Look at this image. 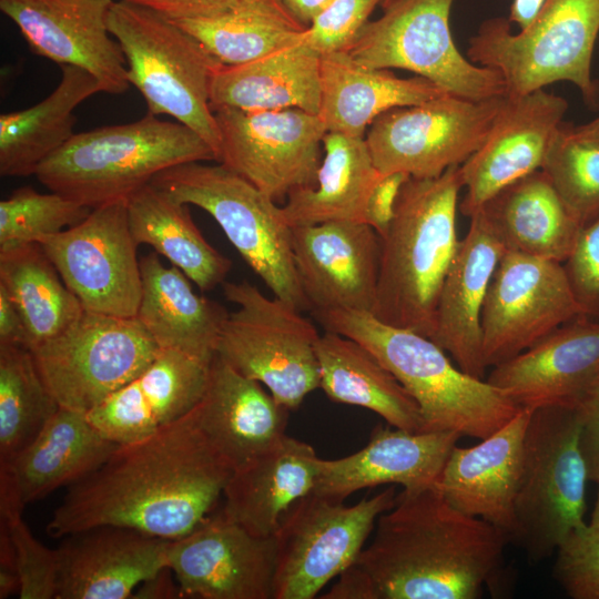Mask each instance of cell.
<instances>
[{"label":"cell","instance_id":"cell-19","mask_svg":"<svg viewBox=\"0 0 599 599\" xmlns=\"http://www.w3.org/2000/svg\"><path fill=\"white\" fill-rule=\"evenodd\" d=\"M115 0H0L30 50L61 65L87 70L108 94L130 88L125 57L109 30Z\"/></svg>","mask_w":599,"mask_h":599},{"label":"cell","instance_id":"cell-54","mask_svg":"<svg viewBox=\"0 0 599 599\" xmlns=\"http://www.w3.org/2000/svg\"><path fill=\"white\" fill-rule=\"evenodd\" d=\"M551 0H512L509 17L510 23L518 26L519 31L527 29L542 12Z\"/></svg>","mask_w":599,"mask_h":599},{"label":"cell","instance_id":"cell-49","mask_svg":"<svg viewBox=\"0 0 599 599\" xmlns=\"http://www.w3.org/2000/svg\"><path fill=\"white\" fill-rule=\"evenodd\" d=\"M150 9L160 16L177 22L186 20H209L223 16L237 0H126Z\"/></svg>","mask_w":599,"mask_h":599},{"label":"cell","instance_id":"cell-16","mask_svg":"<svg viewBox=\"0 0 599 599\" xmlns=\"http://www.w3.org/2000/svg\"><path fill=\"white\" fill-rule=\"evenodd\" d=\"M38 243L84 311L136 316L142 280L126 200L94 207L80 223Z\"/></svg>","mask_w":599,"mask_h":599},{"label":"cell","instance_id":"cell-42","mask_svg":"<svg viewBox=\"0 0 599 599\" xmlns=\"http://www.w3.org/2000/svg\"><path fill=\"white\" fill-rule=\"evenodd\" d=\"M541 170L581 227L599 217V143L555 134Z\"/></svg>","mask_w":599,"mask_h":599},{"label":"cell","instance_id":"cell-46","mask_svg":"<svg viewBox=\"0 0 599 599\" xmlns=\"http://www.w3.org/2000/svg\"><path fill=\"white\" fill-rule=\"evenodd\" d=\"M383 0H333L306 29L303 40L321 55L348 51Z\"/></svg>","mask_w":599,"mask_h":599},{"label":"cell","instance_id":"cell-51","mask_svg":"<svg viewBox=\"0 0 599 599\" xmlns=\"http://www.w3.org/2000/svg\"><path fill=\"white\" fill-rule=\"evenodd\" d=\"M0 345H17L29 348V336L24 319L16 303L1 284Z\"/></svg>","mask_w":599,"mask_h":599},{"label":"cell","instance_id":"cell-14","mask_svg":"<svg viewBox=\"0 0 599 599\" xmlns=\"http://www.w3.org/2000/svg\"><path fill=\"white\" fill-rule=\"evenodd\" d=\"M504 97L474 101L444 94L385 111L365 136L376 169L429 179L461 165L486 140Z\"/></svg>","mask_w":599,"mask_h":599},{"label":"cell","instance_id":"cell-50","mask_svg":"<svg viewBox=\"0 0 599 599\" xmlns=\"http://www.w3.org/2000/svg\"><path fill=\"white\" fill-rule=\"evenodd\" d=\"M580 448L587 466L588 479L599 481V403H580Z\"/></svg>","mask_w":599,"mask_h":599},{"label":"cell","instance_id":"cell-15","mask_svg":"<svg viewBox=\"0 0 599 599\" xmlns=\"http://www.w3.org/2000/svg\"><path fill=\"white\" fill-rule=\"evenodd\" d=\"M221 143L216 161L276 203L313 186L327 132L318 114L301 109H213Z\"/></svg>","mask_w":599,"mask_h":599},{"label":"cell","instance_id":"cell-34","mask_svg":"<svg viewBox=\"0 0 599 599\" xmlns=\"http://www.w3.org/2000/svg\"><path fill=\"white\" fill-rule=\"evenodd\" d=\"M479 210L506 251L560 263L569 257L582 229L542 170L506 186Z\"/></svg>","mask_w":599,"mask_h":599},{"label":"cell","instance_id":"cell-18","mask_svg":"<svg viewBox=\"0 0 599 599\" xmlns=\"http://www.w3.org/2000/svg\"><path fill=\"white\" fill-rule=\"evenodd\" d=\"M169 567L182 598L273 599L275 536H256L222 508L171 540Z\"/></svg>","mask_w":599,"mask_h":599},{"label":"cell","instance_id":"cell-8","mask_svg":"<svg viewBox=\"0 0 599 599\" xmlns=\"http://www.w3.org/2000/svg\"><path fill=\"white\" fill-rule=\"evenodd\" d=\"M151 183L176 201L207 212L275 297L301 312L311 309L295 267L292 227L268 195L221 163L180 164L159 173Z\"/></svg>","mask_w":599,"mask_h":599},{"label":"cell","instance_id":"cell-13","mask_svg":"<svg viewBox=\"0 0 599 599\" xmlns=\"http://www.w3.org/2000/svg\"><path fill=\"white\" fill-rule=\"evenodd\" d=\"M396 500L393 487L353 506L315 493L297 500L275 532L273 599H312L354 564L378 517Z\"/></svg>","mask_w":599,"mask_h":599},{"label":"cell","instance_id":"cell-26","mask_svg":"<svg viewBox=\"0 0 599 599\" xmlns=\"http://www.w3.org/2000/svg\"><path fill=\"white\" fill-rule=\"evenodd\" d=\"M210 364L175 349H160L136 377L87 413L118 445L142 439L189 414L206 387Z\"/></svg>","mask_w":599,"mask_h":599},{"label":"cell","instance_id":"cell-17","mask_svg":"<svg viewBox=\"0 0 599 599\" xmlns=\"http://www.w3.org/2000/svg\"><path fill=\"white\" fill-rule=\"evenodd\" d=\"M578 316L562 263L505 251L481 312L487 367L514 358Z\"/></svg>","mask_w":599,"mask_h":599},{"label":"cell","instance_id":"cell-2","mask_svg":"<svg viewBox=\"0 0 599 599\" xmlns=\"http://www.w3.org/2000/svg\"><path fill=\"white\" fill-rule=\"evenodd\" d=\"M508 536L451 506L437 486L403 489L370 544L324 599H477L505 581Z\"/></svg>","mask_w":599,"mask_h":599},{"label":"cell","instance_id":"cell-45","mask_svg":"<svg viewBox=\"0 0 599 599\" xmlns=\"http://www.w3.org/2000/svg\"><path fill=\"white\" fill-rule=\"evenodd\" d=\"M554 578L572 599H599V520L573 529L556 550Z\"/></svg>","mask_w":599,"mask_h":599},{"label":"cell","instance_id":"cell-40","mask_svg":"<svg viewBox=\"0 0 599 599\" xmlns=\"http://www.w3.org/2000/svg\"><path fill=\"white\" fill-rule=\"evenodd\" d=\"M174 23L199 39L226 65L246 63L298 43L307 29L280 0H237L231 10L215 19Z\"/></svg>","mask_w":599,"mask_h":599},{"label":"cell","instance_id":"cell-47","mask_svg":"<svg viewBox=\"0 0 599 599\" xmlns=\"http://www.w3.org/2000/svg\"><path fill=\"white\" fill-rule=\"evenodd\" d=\"M562 265L580 316L599 321V217L581 229Z\"/></svg>","mask_w":599,"mask_h":599},{"label":"cell","instance_id":"cell-30","mask_svg":"<svg viewBox=\"0 0 599 599\" xmlns=\"http://www.w3.org/2000/svg\"><path fill=\"white\" fill-rule=\"evenodd\" d=\"M142 293L136 318L161 349H175L205 364L216 354L230 313L197 295L176 266H164L156 253L140 258Z\"/></svg>","mask_w":599,"mask_h":599},{"label":"cell","instance_id":"cell-48","mask_svg":"<svg viewBox=\"0 0 599 599\" xmlns=\"http://www.w3.org/2000/svg\"><path fill=\"white\" fill-rule=\"evenodd\" d=\"M409 175L404 172L382 174L375 183L365 207L364 223L384 236L395 214L400 190Z\"/></svg>","mask_w":599,"mask_h":599},{"label":"cell","instance_id":"cell-10","mask_svg":"<svg viewBox=\"0 0 599 599\" xmlns=\"http://www.w3.org/2000/svg\"><path fill=\"white\" fill-rule=\"evenodd\" d=\"M229 314L216 354L243 376L266 386L288 410L319 387L316 344L319 334L300 309L265 296L247 281L223 283Z\"/></svg>","mask_w":599,"mask_h":599},{"label":"cell","instance_id":"cell-22","mask_svg":"<svg viewBox=\"0 0 599 599\" xmlns=\"http://www.w3.org/2000/svg\"><path fill=\"white\" fill-rule=\"evenodd\" d=\"M57 548L55 599H125L169 566L171 540L119 526L65 536Z\"/></svg>","mask_w":599,"mask_h":599},{"label":"cell","instance_id":"cell-6","mask_svg":"<svg viewBox=\"0 0 599 599\" xmlns=\"http://www.w3.org/2000/svg\"><path fill=\"white\" fill-rule=\"evenodd\" d=\"M108 23L125 57L129 82L142 94L148 112L190 128L217 159L221 135L211 82L222 63L173 21L126 0L113 2Z\"/></svg>","mask_w":599,"mask_h":599},{"label":"cell","instance_id":"cell-3","mask_svg":"<svg viewBox=\"0 0 599 599\" xmlns=\"http://www.w3.org/2000/svg\"><path fill=\"white\" fill-rule=\"evenodd\" d=\"M460 165L403 185L380 238L376 302L379 321L432 337L440 290L458 247Z\"/></svg>","mask_w":599,"mask_h":599},{"label":"cell","instance_id":"cell-1","mask_svg":"<svg viewBox=\"0 0 599 599\" xmlns=\"http://www.w3.org/2000/svg\"><path fill=\"white\" fill-rule=\"evenodd\" d=\"M233 471L193 408L142 439L119 445L97 470L70 486L47 534L62 538L119 526L174 540L215 510Z\"/></svg>","mask_w":599,"mask_h":599},{"label":"cell","instance_id":"cell-9","mask_svg":"<svg viewBox=\"0 0 599 599\" xmlns=\"http://www.w3.org/2000/svg\"><path fill=\"white\" fill-rule=\"evenodd\" d=\"M577 406L532 410L515 501L512 544L540 562L585 522L587 466L580 448Z\"/></svg>","mask_w":599,"mask_h":599},{"label":"cell","instance_id":"cell-53","mask_svg":"<svg viewBox=\"0 0 599 599\" xmlns=\"http://www.w3.org/2000/svg\"><path fill=\"white\" fill-rule=\"evenodd\" d=\"M136 599H175L182 598L179 583L167 566L143 581L134 591Z\"/></svg>","mask_w":599,"mask_h":599},{"label":"cell","instance_id":"cell-55","mask_svg":"<svg viewBox=\"0 0 599 599\" xmlns=\"http://www.w3.org/2000/svg\"><path fill=\"white\" fill-rule=\"evenodd\" d=\"M333 0H280L287 12L301 24L308 28L315 18Z\"/></svg>","mask_w":599,"mask_h":599},{"label":"cell","instance_id":"cell-52","mask_svg":"<svg viewBox=\"0 0 599 599\" xmlns=\"http://www.w3.org/2000/svg\"><path fill=\"white\" fill-rule=\"evenodd\" d=\"M20 576L16 550L8 528L0 524V599L19 595Z\"/></svg>","mask_w":599,"mask_h":599},{"label":"cell","instance_id":"cell-38","mask_svg":"<svg viewBox=\"0 0 599 599\" xmlns=\"http://www.w3.org/2000/svg\"><path fill=\"white\" fill-rule=\"evenodd\" d=\"M126 209L138 245L152 246L201 291H211L225 282L232 262L205 240L189 204L150 183L126 199Z\"/></svg>","mask_w":599,"mask_h":599},{"label":"cell","instance_id":"cell-58","mask_svg":"<svg viewBox=\"0 0 599 599\" xmlns=\"http://www.w3.org/2000/svg\"><path fill=\"white\" fill-rule=\"evenodd\" d=\"M598 485H599V481H598ZM598 520H599V489H598V496H597V500H596V504H595V508H593L592 514H591L590 521L593 522V521H598Z\"/></svg>","mask_w":599,"mask_h":599},{"label":"cell","instance_id":"cell-20","mask_svg":"<svg viewBox=\"0 0 599 599\" xmlns=\"http://www.w3.org/2000/svg\"><path fill=\"white\" fill-rule=\"evenodd\" d=\"M567 110L566 99L545 89L505 94L486 140L460 165V212L469 217L506 186L541 170Z\"/></svg>","mask_w":599,"mask_h":599},{"label":"cell","instance_id":"cell-31","mask_svg":"<svg viewBox=\"0 0 599 599\" xmlns=\"http://www.w3.org/2000/svg\"><path fill=\"white\" fill-rule=\"evenodd\" d=\"M321 89L318 115L326 130L359 138L389 109L448 94L426 78L362 65L347 51L321 55Z\"/></svg>","mask_w":599,"mask_h":599},{"label":"cell","instance_id":"cell-11","mask_svg":"<svg viewBox=\"0 0 599 599\" xmlns=\"http://www.w3.org/2000/svg\"><path fill=\"white\" fill-rule=\"evenodd\" d=\"M454 0H392L368 21L348 49L362 65L403 69L459 98L483 101L506 94L497 70L473 63L449 28Z\"/></svg>","mask_w":599,"mask_h":599},{"label":"cell","instance_id":"cell-25","mask_svg":"<svg viewBox=\"0 0 599 599\" xmlns=\"http://www.w3.org/2000/svg\"><path fill=\"white\" fill-rule=\"evenodd\" d=\"M470 225L459 240L444 280L430 339L464 372L485 378L481 312L489 284L505 246L485 214L469 216Z\"/></svg>","mask_w":599,"mask_h":599},{"label":"cell","instance_id":"cell-29","mask_svg":"<svg viewBox=\"0 0 599 599\" xmlns=\"http://www.w3.org/2000/svg\"><path fill=\"white\" fill-rule=\"evenodd\" d=\"M318 460L309 444L284 435L234 469L222 510L253 535H275L287 510L313 493Z\"/></svg>","mask_w":599,"mask_h":599},{"label":"cell","instance_id":"cell-21","mask_svg":"<svg viewBox=\"0 0 599 599\" xmlns=\"http://www.w3.org/2000/svg\"><path fill=\"white\" fill-rule=\"evenodd\" d=\"M295 267L313 311L373 313L380 238L368 224L331 221L292 227Z\"/></svg>","mask_w":599,"mask_h":599},{"label":"cell","instance_id":"cell-43","mask_svg":"<svg viewBox=\"0 0 599 599\" xmlns=\"http://www.w3.org/2000/svg\"><path fill=\"white\" fill-rule=\"evenodd\" d=\"M91 210L52 191L19 187L0 202V252L67 230L83 221Z\"/></svg>","mask_w":599,"mask_h":599},{"label":"cell","instance_id":"cell-12","mask_svg":"<svg viewBox=\"0 0 599 599\" xmlns=\"http://www.w3.org/2000/svg\"><path fill=\"white\" fill-rule=\"evenodd\" d=\"M160 349L136 317L84 311L31 353L60 407L88 413L144 370Z\"/></svg>","mask_w":599,"mask_h":599},{"label":"cell","instance_id":"cell-41","mask_svg":"<svg viewBox=\"0 0 599 599\" xmlns=\"http://www.w3.org/2000/svg\"><path fill=\"white\" fill-rule=\"evenodd\" d=\"M59 408L31 351L0 345V464L11 463Z\"/></svg>","mask_w":599,"mask_h":599},{"label":"cell","instance_id":"cell-23","mask_svg":"<svg viewBox=\"0 0 599 599\" xmlns=\"http://www.w3.org/2000/svg\"><path fill=\"white\" fill-rule=\"evenodd\" d=\"M459 438L449 430L377 426L361 450L338 459L319 458L313 493L343 501L357 490L383 484H399L405 490L436 486Z\"/></svg>","mask_w":599,"mask_h":599},{"label":"cell","instance_id":"cell-37","mask_svg":"<svg viewBox=\"0 0 599 599\" xmlns=\"http://www.w3.org/2000/svg\"><path fill=\"white\" fill-rule=\"evenodd\" d=\"M313 186L293 191L281 206L291 226L331 221L363 222L368 196L380 177L365 138L327 131Z\"/></svg>","mask_w":599,"mask_h":599},{"label":"cell","instance_id":"cell-56","mask_svg":"<svg viewBox=\"0 0 599 599\" xmlns=\"http://www.w3.org/2000/svg\"><path fill=\"white\" fill-rule=\"evenodd\" d=\"M566 126L571 138L599 143V116L585 124L572 125L566 123Z\"/></svg>","mask_w":599,"mask_h":599},{"label":"cell","instance_id":"cell-39","mask_svg":"<svg viewBox=\"0 0 599 599\" xmlns=\"http://www.w3.org/2000/svg\"><path fill=\"white\" fill-rule=\"evenodd\" d=\"M0 284L24 319L30 351L63 332L84 312L39 243L0 252Z\"/></svg>","mask_w":599,"mask_h":599},{"label":"cell","instance_id":"cell-7","mask_svg":"<svg viewBox=\"0 0 599 599\" xmlns=\"http://www.w3.org/2000/svg\"><path fill=\"white\" fill-rule=\"evenodd\" d=\"M599 34V0H551L525 30L514 33L507 18L484 21L469 39L467 58L497 70L507 95H522L568 81L591 108L599 84L591 61Z\"/></svg>","mask_w":599,"mask_h":599},{"label":"cell","instance_id":"cell-4","mask_svg":"<svg viewBox=\"0 0 599 599\" xmlns=\"http://www.w3.org/2000/svg\"><path fill=\"white\" fill-rule=\"evenodd\" d=\"M325 331L365 346L417 403L423 432H456L485 439L522 407L487 379L475 377L449 359L429 337L388 325L372 313L313 311Z\"/></svg>","mask_w":599,"mask_h":599},{"label":"cell","instance_id":"cell-44","mask_svg":"<svg viewBox=\"0 0 599 599\" xmlns=\"http://www.w3.org/2000/svg\"><path fill=\"white\" fill-rule=\"evenodd\" d=\"M26 504L8 466H0V524L10 534L20 576V599H55L58 552L40 542L22 518Z\"/></svg>","mask_w":599,"mask_h":599},{"label":"cell","instance_id":"cell-5","mask_svg":"<svg viewBox=\"0 0 599 599\" xmlns=\"http://www.w3.org/2000/svg\"><path fill=\"white\" fill-rule=\"evenodd\" d=\"M205 161H216V154L202 136L148 112L134 122L75 133L35 176L50 191L94 209L126 200L170 167Z\"/></svg>","mask_w":599,"mask_h":599},{"label":"cell","instance_id":"cell-57","mask_svg":"<svg viewBox=\"0 0 599 599\" xmlns=\"http://www.w3.org/2000/svg\"><path fill=\"white\" fill-rule=\"evenodd\" d=\"M580 403H599V372L589 384Z\"/></svg>","mask_w":599,"mask_h":599},{"label":"cell","instance_id":"cell-59","mask_svg":"<svg viewBox=\"0 0 599 599\" xmlns=\"http://www.w3.org/2000/svg\"><path fill=\"white\" fill-rule=\"evenodd\" d=\"M390 1H392V0H383V1H382V6H385V4H387L388 2H390Z\"/></svg>","mask_w":599,"mask_h":599},{"label":"cell","instance_id":"cell-27","mask_svg":"<svg viewBox=\"0 0 599 599\" xmlns=\"http://www.w3.org/2000/svg\"><path fill=\"white\" fill-rule=\"evenodd\" d=\"M531 414L532 409L522 408L476 446L463 448L456 445L436 484L451 506L501 529L510 541L525 435Z\"/></svg>","mask_w":599,"mask_h":599},{"label":"cell","instance_id":"cell-33","mask_svg":"<svg viewBox=\"0 0 599 599\" xmlns=\"http://www.w3.org/2000/svg\"><path fill=\"white\" fill-rule=\"evenodd\" d=\"M87 413L60 407L40 433L7 465L27 505L97 470L118 448Z\"/></svg>","mask_w":599,"mask_h":599},{"label":"cell","instance_id":"cell-32","mask_svg":"<svg viewBox=\"0 0 599 599\" xmlns=\"http://www.w3.org/2000/svg\"><path fill=\"white\" fill-rule=\"evenodd\" d=\"M321 54L304 40L263 58L222 64L211 82L212 109L245 111L296 108L318 114Z\"/></svg>","mask_w":599,"mask_h":599},{"label":"cell","instance_id":"cell-24","mask_svg":"<svg viewBox=\"0 0 599 599\" xmlns=\"http://www.w3.org/2000/svg\"><path fill=\"white\" fill-rule=\"evenodd\" d=\"M599 372V321L578 316L514 358L487 380L522 408L577 406Z\"/></svg>","mask_w":599,"mask_h":599},{"label":"cell","instance_id":"cell-35","mask_svg":"<svg viewBox=\"0 0 599 599\" xmlns=\"http://www.w3.org/2000/svg\"><path fill=\"white\" fill-rule=\"evenodd\" d=\"M61 80L39 103L0 115V174L35 175L38 167L75 133L74 110L103 92L87 70L61 65Z\"/></svg>","mask_w":599,"mask_h":599},{"label":"cell","instance_id":"cell-36","mask_svg":"<svg viewBox=\"0 0 599 599\" xmlns=\"http://www.w3.org/2000/svg\"><path fill=\"white\" fill-rule=\"evenodd\" d=\"M316 355L319 387L331 400L373 410L393 427L423 432L415 399L365 346L326 331L317 341Z\"/></svg>","mask_w":599,"mask_h":599},{"label":"cell","instance_id":"cell-28","mask_svg":"<svg viewBox=\"0 0 599 599\" xmlns=\"http://www.w3.org/2000/svg\"><path fill=\"white\" fill-rule=\"evenodd\" d=\"M194 410L207 438L234 469L286 435L288 409L217 354Z\"/></svg>","mask_w":599,"mask_h":599}]
</instances>
